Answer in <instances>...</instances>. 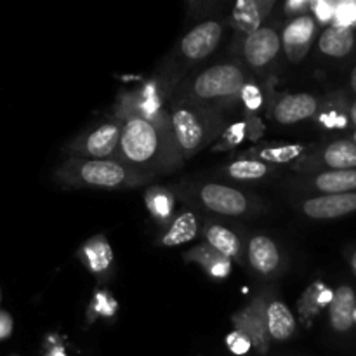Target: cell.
I'll use <instances>...</instances> for the list:
<instances>
[{
  "label": "cell",
  "instance_id": "cell-12",
  "mask_svg": "<svg viewBox=\"0 0 356 356\" xmlns=\"http://www.w3.org/2000/svg\"><path fill=\"white\" fill-rule=\"evenodd\" d=\"M313 35H315V19L312 16L302 14L287 24L284 30V45L292 61H299L306 54Z\"/></svg>",
  "mask_w": 356,
  "mask_h": 356
},
{
  "label": "cell",
  "instance_id": "cell-30",
  "mask_svg": "<svg viewBox=\"0 0 356 356\" xmlns=\"http://www.w3.org/2000/svg\"><path fill=\"white\" fill-rule=\"evenodd\" d=\"M226 344H228L229 351H232L233 355L238 356L247 355L250 351V348H252V341H250L245 334L240 332V330H235V332L229 334V336L226 337Z\"/></svg>",
  "mask_w": 356,
  "mask_h": 356
},
{
  "label": "cell",
  "instance_id": "cell-20",
  "mask_svg": "<svg viewBox=\"0 0 356 356\" xmlns=\"http://www.w3.org/2000/svg\"><path fill=\"white\" fill-rule=\"evenodd\" d=\"M313 186L327 195L353 193L356 190V170H329L313 179Z\"/></svg>",
  "mask_w": 356,
  "mask_h": 356
},
{
  "label": "cell",
  "instance_id": "cell-36",
  "mask_svg": "<svg viewBox=\"0 0 356 356\" xmlns=\"http://www.w3.org/2000/svg\"><path fill=\"white\" fill-rule=\"evenodd\" d=\"M47 356H66L65 355V351H63V348H54V350H51L49 351V355Z\"/></svg>",
  "mask_w": 356,
  "mask_h": 356
},
{
  "label": "cell",
  "instance_id": "cell-33",
  "mask_svg": "<svg viewBox=\"0 0 356 356\" xmlns=\"http://www.w3.org/2000/svg\"><path fill=\"white\" fill-rule=\"evenodd\" d=\"M245 124L232 125V127L225 132V136H222V143H225L222 148H229V146H235L238 145V143H242L243 138H245Z\"/></svg>",
  "mask_w": 356,
  "mask_h": 356
},
{
  "label": "cell",
  "instance_id": "cell-32",
  "mask_svg": "<svg viewBox=\"0 0 356 356\" xmlns=\"http://www.w3.org/2000/svg\"><path fill=\"white\" fill-rule=\"evenodd\" d=\"M92 309L96 312V315H103V316H111L117 309V302L110 298L104 292H97L94 296V302H92Z\"/></svg>",
  "mask_w": 356,
  "mask_h": 356
},
{
  "label": "cell",
  "instance_id": "cell-22",
  "mask_svg": "<svg viewBox=\"0 0 356 356\" xmlns=\"http://www.w3.org/2000/svg\"><path fill=\"white\" fill-rule=\"evenodd\" d=\"M205 238H207L209 245L218 250L221 256L228 257V259H233V257L240 259L242 245H240L236 233H233L232 229L221 225H211L205 228Z\"/></svg>",
  "mask_w": 356,
  "mask_h": 356
},
{
  "label": "cell",
  "instance_id": "cell-4",
  "mask_svg": "<svg viewBox=\"0 0 356 356\" xmlns=\"http://www.w3.org/2000/svg\"><path fill=\"white\" fill-rule=\"evenodd\" d=\"M170 131L186 156L195 155L211 136V124L202 111L191 106H176L170 113Z\"/></svg>",
  "mask_w": 356,
  "mask_h": 356
},
{
  "label": "cell",
  "instance_id": "cell-38",
  "mask_svg": "<svg viewBox=\"0 0 356 356\" xmlns=\"http://www.w3.org/2000/svg\"><path fill=\"white\" fill-rule=\"evenodd\" d=\"M350 82H351V87H353V90L356 92V66L353 68V72H351Z\"/></svg>",
  "mask_w": 356,
  "mask_h": 356
},
{
  "label": "cell",
  "instance_id": "cell-23",
  "mask_svg": "<svg viewBox=\"0 0 356 356\" xmlns=\"http://www.w3.org/2000/svg\"><path fill=\"white\" fill-rule=\"evenodd\" d=\"M323 163L332 170H355L356 145L350 139L330 143L323 152Z\"/></svg>",
  "mask_w": 356,
  "mask_h": 356
},
{
  "label": "cell",
  "instance_id": "cell-35",
  "mask_svg": "<svg viewBox=\"0 0 356 356\" xmlns=\"http://www.w3.org/2000/svg\"><path fill=\"white\" fill-rule=\"evenodd\" d=\"M308 7H312V2H308V0H289L285 3V10L289 14H302Z\"/></svg>",
  "mask_w": 356,
  "mask_h": 356
},
{
  "label": "cell",
  "instance_id": "cell-31",
  "mask_svg": "<svg viewBox=\"0 0 356 356\" xmlns=\"http://www.w3.org/2000/svg\"><path fill=\"white\" fill-rule=\"evenodd\" d=\"M336 2H329V0H316V2H312L313 14H315L316 19L323 24L334 21V16H336Z\"/></svg>",
  "mask_w": 356,
  "mask_h": 356
},
{
  "label": "cell",
  "instance_id": "cell-39",
  "mask_svg": "<svg viewBox=\"0 0 356 356\" xmlns=\"http://www.w3.org/2000/svg\"><path fill=\"white\" fill-rule=\"evenodd\" d=\"M351 266H353V271L356 273V252L353 254V257H351Z\"/></svg>",
  "mask_w": 356,
  "mask_h": 356
},
{
  "label": "cell",
  "instance_id": "cell-19",
  "mask_svg": "<svg viewBox=\"0 0 356 356\" xmlns=\"http://www.w3.org/2000/svg\"><path fill=\"white\" fill-rule=\"evenodd\" d=\"M80 257L86 263V266L89 268L92 273H104L108 268L111 266V261H113V252H111L110 243L106 242V238L101 235L94 236L89 242L83 243V247L80 249Z\"/></svg>",
  "mask_w": 356,
  "mask_h": 356
},
{
  "label": "cell",
  "instance_id": "cell-21",
  "mask_svg": "<svg viewBox=\"0 0 356 356\" xmlns=\"http://www.w3.org/2000/svg\"><path fill=\"white\" fill-rule=\"evenodd\" d=\"M197 232H198L197 216L190 211L181 212L179 216L174 218V221L170 222L167 232L163 233L162 243L165 247L183 245V243L193 240L195 236H197Z\"/></svg>",
  "mask_w": 356,
  "mask_h": 356
},
{
  "label": "cell",
  "instance_id": "cell-16",
  "mask_svg": "<svg viewBox=\"0 0 356 356\" xmlns=\"http://www.w3.org/2000/svg\"><path fill=\"white\" fill-rule=\"evenodd\" d=\"M186 259L200 264L205 273L211 275L212 278H218V280L226 278L229 275V271H232V261L228 257L221 256L209 243L207 245H198L195 249H191L186 254Z\"/></svg>",
  "mask_w": 356,
  "mask_h": 356
},
{
  "label": "cell",
  "instance_id": "cell-6",
  "mask_svg": "<svg viewBox=\"0 0 356 356\" xmlns=\"http://www.w3.org/2000/svg\"><path fill=\"white\" fill-rule=\"evenodd\" d=\"M200 200L209 211L221 216H240L249 209V200L245 195L225 184H205L200 190Z\"/></svg>",
  "mask_w": 356,
  "mask_h": 356
},
{
  "label": "cell",
  "instance_id": "cell-26",
  "mask_svg": "<svg viewBox=\"0 0 356 356\" xmlns=\"http://www.w3.org/2000/svg\"><path fill=\"white\" fill-rule=\"evenodd\" d=\"M228 174L236 181H256V179H263V177L266 176L268 167L266 163L257 162V160L242 159L229 163Z\"/></svg>",
  "mask_w": 356,
  "mask_h": 356
},
{
  "label": "cell",
  "instance_id": "cell-37",
  "mask_svg": "<svg viewBox=\"0 0 356 356\" xmlns=\"http://www.w3.org/2000/svg\"><path fill=\"white\" fill-rule=\"evenodd\" d=\"M350 117H351V122H353V125H356V101L353 104H351V110H350Z\"/></svg>",
  "mask_w": 356,
  "mask_h": 356
},
{
  "label": "cell",
  "instance_id": "cell-7",
  "mask_svg": "<svg viewBox=\"0 0 356 356\" xmlns=\"http://www.w3.org/2000/svg\"><path fill=\"white\" fill-rule=\"evenodd\" d=\"M222 37V26L218 21H205L195 26L186 37L181 40V52L191 61L204 59L218 47Z\"/></svg>",
  "mask_w": 356,
  "mask_h": 356
},
{
  "label": "cell",
  "instance_id": "cell-34",
  "mask_svg": "<svg viewBox=\"0 0 356 356\" xmlns=\"http://www.w3.org/2000/svg\"><path fill=\"white\" fill-rule=\"evenodd\" d=\"M13 327H14L13 316L6 312H0V341L7 339V337L13 334Z\"/></svg>",
  "mask_w": 356,
  "mask_h": 356
},
{
  "label": "cell",
  "instance_id": "cell-3",
  "mask_svg": "<svg viewBox=\"0 0 356 356\" xmlns=\"http://www.w3.org/2000/svg\"><path fill=\"white\" fill-rule=\"evenodd\" d=\"M245 73L236 65H216L195 79L191 92L197 99H232L240 96L245 86Z\"/></svg>",
  "mask_w": 356,
  "mask_h": 356
},
{
  "label": "cell",
  "instance_id": "cell-25",
  "mask_svg": "<svg viewBox=\"0 0 356 356\" xmlns=\"http://www.w3.org/2000/svg\"><path fill=\"white\" fill-rule=\"evenodd\" d=\"M145 200L153 219H156L159 222H169L174 212V197L169 190L159 186L149 188L146 191Z\"/></svg>",
  "mask_w": 356,
  "mask_h": 356
},
{
  "label": "cell",
  "instance_id": "cell-29",
  "mask_svg": "<svg viewBox=\"0 0 356 356\" xmlns=\"http://www.w3.org/2000/svg\"><path fill=\"white\" fill-rule=\"evenodd\" d=\"M240 99H242L243 106L249 111H257L261 106H263V92L254 83H245L240 92Z\"/></svg>",
  "mask_w": 356,
  "mask_h": 356
},
{
  "label": "cell",
  "instance_id": "cell-18",
  "mask_svg": "<svg viewBox=\"0 0 356 356\" xmlns=\"http://www.w3.org/2000/svg\"><path fill=\"white\" fill-rule=\"evenodd\" d=\"M320 51L323 54L330 56V58H344L351 52L355 45V33L351 28L337 26V24H332V26L327 28L322 33L318 40Z\"/></svg>",
  "mask_w": 356,
  "mask_h": 356
},
{
  "label": "cell",
  "instance_id": "cell-11",
  "mask_svg": "<svg viewBox=\"0 0 356 356\" xmlns=\"http://www.w3.org/2000/svg\"><path fill=\"white\" fill-rule=\"evenodd\" d=\"M318 110V101L312 94H287L273 108V117L278 124L292 125L313 117Z\"/></svg>",
  "mask_w": 356,
  "mask_h": 356
},
{
  "label": "cell",
  "instance_id": "cell-40",
  "mask_svg": "<svg viewBox=\"0 0 356 356\" xmlns=\"http://www.w3.org/2000/svg\"><path fill=\"white\" fill-rule=\"evenodd\" d=\"M353 143H355V145H356V132H355V134H353Z\"/></svg>",
  "mask_w": 356,
  "mask_h": 356
},
{
  "label": "cell",
  "instance_id": "cell-27",
  "mask_svg": "<svg viewBox=\"0 0 356 356\" xmlns=\"http://www.w3.org/2000/svg\"><path fill=\"white\" fill-rule=\"evenodd\" d=\"M306 148L302 145H284V146H275V148H264L257 153L261 160L271 163H289L292 160L299 159Z\"/></svg>",
  "mask_w": 356,
  "mask_h": 356
},
{
  "label": "cell",
  "instance_id": "cell-1",
  "mask_svg": "<svg viewBox=\"0 0 356 356\" xmlns=\"http://www.w3.org/2000/svg\"><path fill=\"white\" fill-rule=\"evenodd\" d=\"M160 132L155 122L141 115L125 120L120 138V156L127 165H149L160 152Z\"/></svg>",
  "mask_w": 356,
  "mask_h": 356
},
{
  "label": "cell",
  "instance_id": "cell-2",
  "mask_svg": "<svg viewBox=\"0 0 356 356\" xmlns=\"http://www.w3.org/2000/svg\"><path fill=\"white\" fill-rule=\"evenodd\" d=\"M66 183H79L86 186L117 188L131 177L127 165L115 160H72L58 172Z\"/></svg>",
  "mask_w": 356,
  "mask_h": 356
},
{
  "label": "cell",
  "instance_id": "cell-10",
  "mask_svg": "<svg viewBox=\"0 0 356 356\" xmlns=\"http://www.w3.org/2000/svg\"><path fill=\"white\" fill-rule=\"evenodd\" d=\"M356 211V193L323 195L302 204V212L312 219H336Z\"/></svg>",
  "mask_w": 356,
  "mask_h": 356
},
{
  "label": "cell",
  "instance_id": "cell-8",
  "mask_svg": "<svg viewBox=\"0 0 356 356\" xmlns=\"http://www.w3.org/2000/svg\"><path fill=\"white\" fill-rule=\"evenodd\" d=\"M122 129L118 122H106L94 129L80 141V155L90 156V160H108L120 145Z\"/></svg>",
  "mask_w": 356,
  "mask_h": 356
},
{
  "label": "cell",
  "instance_id": "cell-42",
  "mask_svg": "<svg viewBox=\"0 0 356 356\" xmlns=\"http://www.w3.org/2000/svg\"><path fill=\"white\" fill-rule=\"evenodd\" d=\"M0 299H2V298H0Z\"/></svg>",
  "mask_w": 356,
  "mask_h": 356
},
{
  "label": "cell",
  "instance_id": "cell-5",
  "mask_svg": "<svg viewBox=\"0 0 356 356\" xmlns=\"http://www.w3.org/2000/svg\"><path fill=\"white\" fill-rule=\"evenodd\" d=\"M266 308L268 305L264 298H256L243 312L236 313L233 316V323H235L236 330L245 334L259 353H266L271 339L270 334H268Z\"/></svg>",
  "mask_w": 356,
  "mask_h": 356
},
{
  "label": "cell",
  "instance_id": "cell-15",
  "mask_svg": "<svg viewBox=\"0 0 356 356\" xmlns=\"http://www.w3.org/2000/svg\"><path fill=\"white\" fill-rule=\"evenodd\" d=\"M356 296L355 291L348 285L337 289L334 292V299L330 302V325L337 332H348L355 323Z\"/></svg>",
  "mask_w": 356,
  "mask_h": 356
},
{
  "label": "cell",
  "instance_id": "cell-41",
  "mask_svg": "<svg viewBox=\"0 0 356 356\" xmlns=\"http://www.w3.org/2000/svg\"><path fill=\"white\" fill-rule=\"evenodd\" d=\"M355 323H356V312H355Z\"/></svg>",
  "mask_w": 356,
  "mask_h": 356
},
{
  "label": "cell",
  "instance_id": "cell-13",
  "mask_svg": "<svg viewBox=\"0 0 356 356\" xmlns=\"http://www.w3.org/2000/svg\"><path fill=\"white\" fill-rule=\"evenodd\" d=\"M275 2H264V0H238L233 7V23L240 31L250 33L257 31L261 28L264 17L268 16Z\"/></svg>",
  "mask_w": 356,
  "mask_h": 356
},
{
  "label": "cell",
  "instance_id": "cell-9",
  "mask_svg": "<svg viewBox=\"0 0 356 356\" xmlns=\"http://www.w3.org/2000/svg\"><path fill=\"white\" fill-rule=\"evenodd\" d=\"M280 37L271 28H259L243 42V58L252 68H264L270 65L280 51Z\"/></svg>",
  "mask_w": 356,
  "mask_h": 356
},
{
  "label": "cell",
  "instance_id": "cell-28",
  "mask_svg": "<svg viewBox=\"0 0 356 356\" xmlns=\"http://www.w3.org/2000/svg\"><path fill=\"white\" fill-rule=\"evenodd\" d=\"M334 24H337V26H344V28L356 26V0H344V2H337Z\"/></svg>",
  "mask_w": 356,
  "mask_h": 356
},
{
  "label": "cell",
  "instance_id": "cell-14",
  "mask_svg": "<svg viewBox=\"0 0 356 356\" xmlns=\"http://www.w3.org/2000/svg\"><path fill=\"white\" fill-rule=\"evenodd\" d=\"M249 261L250 266L259 275L275 273L280 264V252H278L277 243L270 236H252L249 242Z\"/></svg>",
  "mask_w": 356,
  "mask_h": 356
},
{
  "label": "cell",
  "instance_id": "cell-17",
  "mask_svg": "<svg viewBox=\"0 0 356 356\" xmlns=\"http://www.w3.org/2000/svg\"><path fill=\"white\" fill-rule=\"evenodd\" d=\"M268 334L275 341H287L296 332V320L282 301H273L266 308Z\"/></svg>",
  "mask_w": 356,
  "mask_h": 356
},
{
  "label": "cell",
  "instance_id": "cell-24",
  "mask_svg": "<svg viewBox=\"0 0 356 356\" xmlns=\"http://www.w3.org/2000/svg\"><path fill=\"white\" fill-rule=\"evenodd\" d=\"M332 299L334 292L327 289L323 284L316 282L302 294L301 301H299V315H301L302 320H309L313 315L320 312V308L330 305Z\"/></svg>",
  "mask_w": 356,
  "mask_h": 356
}]
</instances>
